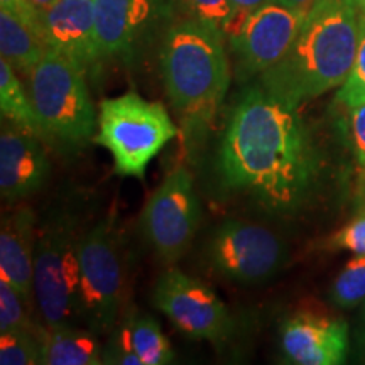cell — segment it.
<instances>
[{
	"label": "cell",
	"mask_w": 365,
	"mask_h": 365,
	"mask_svg": "<svg viewBox=\"0 0 365 365\" xmlns=\"http://www.w3.org/2000/svg\"><path fill=\"white\" fill-rule=\"evenodd\" d=\"M43 27L49 48L63 53L97 78L103 54L98 44L95 0H56L43 12Z\"/></svg>",
	"instance_id": "cell-13"
},
{
	"label": "cell",
	"mask_w": 365,
	"mask_h": 365,
	"mask_svg": "<svg viewBox=\"0 0 365 365\" xmlns=\"http://www.w3.org/2000/svg\"><path fill=\"white\" fill-rule=\"evenodd\" d=\"M153 301L178 330L196 340L225 341L234 323L225 304L207 284L180 269H168L154 286Z\"/></svg>",
	"instance_id": "cell-12"
},
{
	"label": "cell",
	"mask_w": 365,
	"mask_h": 365,
	"mask_svg": "<svg viewBox=\"0 0 365 365\" xmlns=\"http://www.w3.org/2000/svg\"><path fill=\"white\" fill-rule=\"evenodd\" d=\"M33 303L24 298L11 282L0 277V333L38 331L41 327L31 319Z\"/></svg>",
	"instance_id": "cell-21"
},
{
	"label": "cell",
	"mask_w": 365,
	"mask_h": 365,
	"mask_svg": "<svg viewBox=\"0 0 365 365\" xmlns=\"http://www.w3.org/2000/svg\"><path fill=\"white\" fill-rule=\"evenodd\" d=\"M308 9L289 7L279 0L250 12L228 34L239 81H249L279 63L294 43Z\"/></svg>",
	"instance_id": "cell-10"
},
{
	"label": "cell",
	"mask_w": 365,
	"mask_h": 365,
	"mask_svg": "<svg viewBox=\"0 0 365 365\" xmlns=\"http://www.w3.org/2000/svg\"><path fill=\"white\" fill-rule=\"evenodd\" d=\"M336 102L345 105L346 108H352L355 105L365 102V14L360 17V38L355 54L354 66L350 75L346 76L344 85L336 93Z\"/></svg>",
	"instance_id": "cell-24"
},
{
	"label": "cell",
	"mask_w": 365,
	"mask_h": 365,
	"mask_svg": "<svg viewBox=\"0 0 365 365\" xmlns=\"http://www.w3.org/2000/svg\"><path fill=\"white\" fill-rule=\"evenodd\" d=\"M48 48L43 26L0 4V54L14 70L29 75Z\"/></svg>",
	"instance_id": "cell-17"
},
{
	"label": "cell",
	"mask_w": 365,
	"mask_h": 365,
	"mask_svg": "<svg viewBox=\"0 0 365 365\" xmlns=\"http://www.w3.org/2000/svg\"><path fill=\"white\" fill-rule=\"evenodd\" d=\"M49 161L43 140L2 124L0 132V195L7 203H17L38 193L48 181Z\"/></svg>",
	"instance_id": "cell-15"
},
{
	"label": "cell",
	"mask_w": 365,
	"mask_h": 365,
	"mask_svg": "<svg viewBox=\"0 0 365 365\" xmlns=\"http://www.w3.org/2000/svg\"><path fill=\"white\" fill-rule=\"evenodd\" d=\"M357 345L360 354H362V357L365 359V303L362 308V317H360V325L357 328Z\"/></svg>",
	"instance_id": "cell-30"
},
{
	"label": "cell",
	"mask_w": 365,
	"mask_h": 365,
	"mask_svg": "<svg viewBox=\"0 0 365 365\" xmlns=\"http://www.w3.org/2000/svg\"><path fill=\"white\" fill-rule=\"evenodd\" d=\"M331 244L333 247L350 250L355 255L365 254V205H360L352 220L333 235Z\"/></svg>",
	"instance_id": "cell-27"
},
{
	"label": "cell",
	"mask_w": 365,
	"mask_h": 365,
	"mask_svg": "<svg viewBox=\"0 0 365 365\" xmlns=\"http://www.w3.org/2000/svg\"><path fill=\"white\" fill-rule=\"evenodd\" d=\"M95 143L110 153L120 176L144 178L149 163L178 135L163 103L129 91L100 103Z\"/></svg>",
	"instance_id": "cell-5"
},
{
	"label": "cell",
	"mask_w": 365,
	"mask_h": 365,
	"mask_svg": "<svg viewBox=\"0 0 365 365\" xmlns=\"http://www.w3.org/2000/svg\"><path fill=\"white\" fill-rule=\"evenodd\" d=\"M200 202L193 176L178 166L153 191L140 215L144 235L158 257L166 264L180 261L200 225Z\"/></svg>",
	"instance_id": "cell-9"
},
{
	"label": "cell",
	"mask_w": 365,
	"mask_h": 365,
	"mask_svg": "<svg viewBox=\"0 0 365 365\" xmlns=\"http://www.w3.org/2000/svg\"><path fill=\"white\" fill-rule=\"evenodd\" d=\"M346 134L357 163L365 170V102L349 108Z\"/></svg>",
	"instance_id": "cell-28"
},
{
	"label": "cell",
	"mask_w": 365,
	"mask_h": 365,
	"mask_svg": "<svg viewBox=\"0 0 365 365\" xmlns=\"http://www.w3.org/2000/svg\"><path fill=\"white\" fill-rule=\"evenodd\" d=\"M182 14L180 0H95L98 44L105 59L134 63Z\"/></svg>",
	"instance_id": "cell-8"
},
{
	"label": "cell",
	"mask_w": 365,
	"mask_h": 365,
	"mask_svg": "<svg viewBox=\"0 0 365 365\" xmlns=\"http://www.w3.org/2000/svg\"><path fill=\"white\" fill-rule=\"evenodd\" d=\"M218 27L181 16L159 44V70L185 143L198 149L230 85V63Z\"/></svg>",
	"instance_id": "cell-3"
},
{
	"label": "cell",
	"mask_w": 365,
	"mask_h": 365,
	"mask_svg": "<svg viewBox=\"0 0 365 365\" xmlns=\"http://www.w3.org/2000/svg\"><path fill=\"white\" fill-rule=\"evenodd\" d=\"M29 95L49 144H85L97 125L86 73L73 59L48 48L29 73Z\"/></svg>",
	"instance_id": "cell-4"
},
{
	"label": "cell",
	"mask_w": 365,
	"mask_h": 365,
	"mask_svg": "<svg viewBox=\"0 0 365 365\" xmlns=\"http://www.w3.org/2000/svg\"><path fill=\"white\" fill-rule=\"evenodd\" d=\"M218 173L228 190L277 215L303 207L318 181L319 159L298 107L259 83L247 86L228 117Z\"/></svg>",
	"instance_id": "cell-1"
},
{
	"label": "cell",
	"mask_w": 365,
	"mask_h": 365,
	"mask_svg": "<svg viewBox=\"0 0 365 365\" xmlns=\"http://www.w3.org/2000/svg\"><path fill=\"white\" fill-rule=\"evenodd\" d=\"M124 322L137 357L143 365H166L175 359L170 340L164 336L159 323L145 313L125 314Z\"/></svg>",
	"instance_id": "cell-20"
},
{
	"label": "cell",
	"mask_w": 365,
	"mask_h": 365,
	"mask_svg": "<svg viewBox=\"0 0 365 365\" xmlns=\"http://www.w3.org/2000/svg\"><path fill=\"white\" fill-rule=\"evenodd\" d=\"M279 2L286 4L289 7H298V9H309V6L314 2V0H279Z\"/></svg>",
	"instance_id": "cell-32"
},
{
	"label": "cell",
	"mask_w": 365,
	"mask_h": 365,
	"mask_svg": "<svg viewBox=\"0 0 365 365\" xmlns=\"http://www.w3.org/2000/svg\"><path fill=\"white\" fill-rule=\"evenodd\" d=\"M355 4H357L360 11H362L365 14V0H355Z\"/></svg>",
	"instance_id": "cell-33"
},
{
	"label": "cell",
	"mask_w": 365,
	"mask_h": 365,
	"mask_svg": "<svg viewBox=\"0 0 365 365\" xmlns=\"http://www.w3.org/2000/svg\"><path fill=\"white\" fill-rule=\"evenodd\" d=\"M125 267L112 218L83 232L80 242L81 322L97 335L110 333L124 308Z\"/></svg>",
	"instance_id": "cell-7"
},
{
	"label": "cell",
	"mask_w": 365,
	"mask_h": 365,
	"mask_svg": "<svg viewBox=\"0 0 365 365\" xmlns=\"http://www.w3.org/2000/svg\"><path fill=\"white\" fill-rule=\"evenodd\" d=\"M182 14L218 27L227 36L234 17L230 0H180Z\"/></svg>",
	"instance_id": "cell-25"
},
{
	"label": "cell",
	"mask_w": 365,
	"mask_h": 365,
	"mask_svg": "<svg viewBox=\"0 0 365 365\" xmlns=\"http://www.w3.org/2000/svg\"><path fill=\"white\" fill-rule=\"evenodd\" d=\"M102 364L110 365H143L132 345L124 318L118 319L102 349Z\"/></svg>",
	"instance_id": "cell-26"
},
{
	"label": "cell",
	"mask_w": 365,
	"mask_h": 365,
	"mask_svg": "<svg viewBox=\"0 0 365 365\" xmlns=\"http://www.w3.org/2000/svg\"><path fill=\"white\" fill-rule=\"evenodd\" d=\"M230 2H232V9H234V17H232L230 26H228L227 38L228 34H230L250 12H254L255 9L266 6V4L272 2V0H230Z\"/></svg>",
	"instance_id": "cell-29"
},
{
	"label": "cell",
	"mask_w": 365,
	"mask_h": 365,
	"mask_svg": "<svg viewBox=\"0 0 365 365\" xmlns=\"http://www.w3.org/2000/svg\"><path fill=\"white\" fill-rule=\"evenodd\" d=\"M286 359L298 365H339L349 352V325L341 319L299 313L281 328Z\"/></svg>",
	"instance_id": "cell-14"
},
{
	"label": "cell",
	"mask_w": 365,
	"mask_h": 365,
	"mask_svg": "<svg viewBox=\"0 0 365 365\" xmlns=\"http://www.w3.org/2000/svg\"><path fill=\"white\" fill-rule=\"evenodd\" d=\"M27 2H29L33 7L38 9L41 14H43L44 11H48V9L51 7L56 0H27Z\"/></svg>",
	"instance_id": "cell-31"
},
{
	"label": "cell",
	"mask_w": 365,
	"mask_h": 365,
	"mask_svg": "<svg viewBox=\"0 0 365 365\" xmlns=\"http://www.w3.org/2000/svg\"><path fill=\"white\" fill-rule=\"evenodd\" d=\"M38 331H2L0 333V364L2 365L41 364V345H39Z\"/></svg>",
	"instance_id": "cell-23"
},
{
	"label": "cell",
	"mask_w": 365,
	"mask_h": 365,
	"mask_svg": "<svg viewBox=\"0 0 365 365\" xmlns=\"http://www.w3.org/2000/svg\"><path fill=\"white\" fill-rule=\"evenodd\" d=\"M330 298L341 309H352L365 303V254L349 261L331 284Z\"/></svg>",
	"instance_id": "cell-22"
},
{
	"label": "cell",
	"mask_w": 365,
	"mask_h": 365,
	"mask_svg": "<svg viewBox=\"0 0 365 365\" xmlns=\"http://www.w3.org/2000/svg\"><path fill=\"white\" fill-rule=\"evenodd\" d=\"M210 266L235 282H262L279 271L286 259L284 242L267 227L244 220H227L213 232L207 245Z\"/></svg>",
	"instance_id": "cell-11"
},
{
	"label": "cell",
	"mask_w": 365,
	"mask_h": 365,
	"mask_svg": "<svg viewBox=\"0 0 365 365\" xmlns=\"http://www.w3.org/2000/svg\"><path fill=\"white\" fill-rule=\"evenodd\" d=\"M360 17L355 0H314L284 58L262 73L257 83L298 108L340 88L357 54Z\"/></svg>",
	"instance_id": "cell-2"
},
{
	"label": "cell",
	"mask_w": 365,
	"mask_h": 365,
	"mask_svg": "<svg viewBox=\"0 0 365 365\" xmlns=\"http://www.w3.org/2000/svg\"><path fill=\"white\" fill-rule=\"evenodd\" d=\"M36 215L22 207L2 217L0 227V277L7 279L33 303L34 299V254Z\"/></svg>",
	"instance_id": "cell-16"
},
{
	"label": "cell",
	"mask_w": 365,
	"mask_h": 365,
	"mask_svg": "<svg viewBox=\"0 0 365 365\" xmlns=\"http://www.w3.org/2000/svg\"><path fill=\"white\" fill-rule=\"evenodd\" d=\"M0 110H2V118L9 124L29 132L43 143H48L29 90L24 88V85L17 78L16 70L4 58L0 59Z\"/></svg>",
	"instance_id": "cell-19"
},
{
	"label": "cell",
	"mask_w": 365,
	"mask_h": 365,
	"mask_svg": "<svg viewBox=\"0 0 365 365\" xmlns=\"http://www.w3.org/2000/svg\"><path fill=\"white\" fill-rule=\"evenodd\" d=\"M78 223L56 215L41 227L34 254V298L46 327L81 322Z\"/></svg>",
	"instance_id": "cell-6"
},
{
	"label": "cell",
	"mask_w": 365,
	"mask_h": 365,
	"mask_svg": "<svg viewBox=\"0 0 365 365\" xmlns=\"http://www.w3.org/2000/svg\"><path fill=\"white\" fill-rule=\"evenodd\" d=\"M97 333L76 325L39 328L41 364L46 365H100L102 349Z\"/></svg>",
	"instance_id": "cell-18"
}]
</instances>
